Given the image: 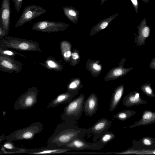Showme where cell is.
Returning <instances> with one entry per match:
<instances>
[{"mask_svg":"<svg viewBox=\"0 0 155 155\" xmlns=\"http://www.w3.org/2000/svg\"><path fill=\"white\" fill-rule=\"evenodd\" d=\"M40 64L49 69L57 71H62L64 69L61 64L54 58L51 56L48 57L44 63H40Z\"/></svg>","mask_w":155,"mask_h":155,"instance_id":"ffe728a7","label":"cell"},{"mask_svg":"<svg viewBox=\"0 0 155 155\" xmlns=\"http://www.w3.org/2000/svg\"><path fill=\"white\" fill-rule=\"evenodd\" d=\"M83 87L80 78H74L71 79L70 81L67 86V91H78L81 89Z\"/></svg>","mask_w":155,"mask_h":155,"instance_id":"7402d4cb","label":"cell"},{"mask_svg":"<svg viewBox=\"0 0 155 155\" xmlns=\"http://www.w3.org/2000/svg\"><path fill=\"white\" fill-rule=\"evenodd\" d=\"M142 1H143L144 2H145L146 3H148L150 0H141Z\"/></svg>","mask_w":155,"mask_h":155,"instance_id":"e575fe53","label":"cell"},{"mask_svg":"<svg viewBox=\"0 0 155 155\" xmlns=\"http://www.w3.org/2000/svg\"><path fill=\"white\" fill-rule=\"evenodd\" d=\"M124 87L122 85L117 87L114 90L110 100L109 110L113 111L116 108L122 99L124 93Z\"/></svg>","mask_w":155,"mask_h":155,"instance_id":"e0dca14e","label":"cell"},{"mask_svg":"<svg viewBox=\"0 0 155 155\" xmlns=\"http://www.w3.org/2000/svg\"><path fill=\"white\" fill-rule=\"evenodd\" d=\"M6 36V31L2 27L1 17H0V39L3 38Z\"/></svg>","mask_w":155,"mask_h":155,"instance_id":"f1b7e54d","label":"cell"},{"mask_svg":"<svg viewBox=\"0 0 155 155\" xmlns=\"http://www.w3.org/2000/svg\"><path fill=\"white\" fill-rule=\"evenodd\" d=\"M132 4L134 7L136 13H138L139 12L138 7L139 2L137 0H130Z\"/></svg>","mask_w":155,"mask_h":155,"instance_id":"f546056e","label":"cell"},{"mask_svg":"<svg viewBox=\"0 0 155 155\" xmlns=\"http://www.w3.org/2000/svg\"><path fill=\"white\" fill-rule=\"evenodd\" d=\"M39 90L37 87H32L22 94L15 102L14 108L16 110L29 109L37 102Z\"/></svg>","mask_w":155,"mask_h":155,"instance_id":"5b68a950","label":"cell"},{"mask_svg":"<svg viewBox=\"0 0 155 155\" xmlns=\"http://www.w3.org/2000/svg\"><path fill=\"white\" fill-rule=\"evenodd\" d=\"M23 0H13L14 3L15 10L18 12L22 5Z\"/></svg>","mask_w":155,"mask_h":155,"instance_id":"83f0119b","label":"cell"},{"mask_svg":"<svg viewBox=\"0 0 155 155\" xmlns=\"http://www.w3.org/2000/svg\"><path fill=\"white\" fill-rule=\"evenodd\" d=\"M2 8L1 7L0 8V17H1V12Z\"/></svg>","mask_w":155,"mask_h":155,"instance_id":"d590c367","label":"cell"},{"mask_svg":"<svg viewBox=\"0 0 155 155\" xmlns=\"http://www.w3.org/2000/svg\"><path fill=\"white\" fill-rule=\"evenodd\" d=\"M2 153H26L27 148L17 147L12 141L6 140L2 145Z\"/></svg>","mask_w":155,"mask_h":155,"instance_id":"ac0fdd59","label":"cell"},{"mask_svg":"<svg viewBox=\"0 0 155 155\" xmlns=\"http://www.w3.org/2000/svg\"><path fill=\"white\" fill-rule=\"evenodd\" d=\"M74 150L72 149L63 148H46L42 147L40 149H28L26 153L35 154H58L69 153L68 151Z\"/></svg>","mask_w":155,"mask_h":155,"instance_id":"7c38bea8","label":"cell"},{"mask_svg":"<svg viewBox=\"0 0 155 155\" xmlns=\"http://www.w3.org/2000/svg\"><path fill=\"white\" fill-rule=\"evenodd\" d=\"M34 7L33 5L28 6L24 9L23 12L17 21L15 27H20L25 23L32 19L35 16Z\"/></svg>","mask_w":155,"mask_h":155,"instance_id":"2e32d148","label":"cell"},{"mask_svg":"<svg viewBox=\"0 0 155 155\" xmlns=\"http://www.w3.org/2000/svg\"><path fill=\"white\" fill-rule=\"evenodd\" d=\"M79 93L78 91H68L59 94L46 106L47 109L56 107L59 105L65 104L71 101Z\"/></svg>","mask_w":155,"mask_h":155,"instance_id":"30bf717a","label":"cell"},{"mask_svg":"<svg viewBox=\"0 0 155 155\" xmlns=\"http://www.w3.org/2000/svg\"><path fill=\"white\" fill-rule=\"evenodd\" d=\"M23 64L15 59V57L0 54V70L8 73L17 74L22 69Z\"/></svg>","mask_w":155,"mask_h":155,"instance_id":"52a82bcc","label":"cell"},{"mask_svg":"<svg viewBox=\"0 0 155 155\" xmlns=\"http://www.w3.org/2000/svg\"><path fill=\"white\" fill-rule=\"evenodd\" d=\"M43 125L40 122H35L25 128L14 131L5 137L6 140L14 141L32 140L35 135L42 131Z\"/></svg>","mask_w":155,"mask_h":155,"instance_id":"277c9868","label":"cell"},{"mask_svg":"<svg viewBox=\"0 0 155 155\" xmlns=\"http://www.w3.org/2000/svg\"><path fill=\"white\" fill-rule=\"evenodd\" d=\"M136 112L130 110H125L121 111L113 116L114 119L124 121L134 115Z\"/></svg>","mask_w":155,"mask_h":155,"instance_id":"603a6c76","label":"cell"},{"mask_svg":"<svg viewBox=\"0 0 155 155\" xmlns=\"http://www.w3.org/2000/svg\"><path fill=\"white\" fill-rule=\"evenodd\" d=\"M92 68L93 69L96 71H100L101 69V66L96 63H94L91 67L86 66V68Z\"/></svg>","mask_w":155,"mask_h":155,"instance_id":"4dcf8cb0","label":"cell"},{"mask_svg":"<svg viewBox=\"0 0 155 155\" xmlns=\"http://www.w3.org/2000/svg\"><path fill=\"white\" fill-rule=\"evenodd\" d=\"M0 54L5 55L14 57L16 55H19L24 58H26L22 54L1 45H0Z\"/></svg>","mask_w":155,"mask_h":155,"instance_id":"cb8c5ba5","label":"cell"},{"mask_svg":"<svg viewBox=\"0 0 155 155\" xmlns=\"http://www.w3.org/2000/svg\"><path fill=\"white\" fill-rule=\"evenodd\" d=\"M0 153H2V151L0 150Z\"/></svg>","mask_w":155,"mask_h":155,"instance_id":"8d00e7d4","label":"cell"},{"mask_svg":"<svg viewBox=\"0 0 155 155\" xmlns=\"http://www.w3.org/2000/svg\"><path fill=\"white\" fill-rule=\"evenodd\" d=\"M155 122V112L145 110L143 111L141 119L130 125L129 127L132 128L137 126L147 125Z\"/></svg>","mask_w":155,"mask_h":155,"instance_id":"9a60e30c","label":"cell"},{"mask_svg":"<svg viewBox=\"0 0 155 155\" xmlns=\"http://www.w3.org/2000/svg\"><path fill=\"white\" fill-rule=\"evenodd\" d=\"M116 135L113 133L107 131L99 138V140L104 145L114 139Z\"/></svg>","mask_w":155,"mask_h":155,"instance_id":"484cf974","label":"cell"},{"mask_svg":"<svg viewBox=\"0 0 155 155\" xmlns=\"http://www.w3.org/2000/svg\"><path fill=\"white\" fill-rule=\"evenodd\" d=\"M141 89L145 94L151 97H155V94L153 92L150 85H146L142 86Z\"/></svg>","mask_w":155,"mask_h":155,"instance_id":"4316f807","label":"cell"},{"mask_svg":"<svg viewBox=\"0 0 155 155\" xmlns=\"http://www.w3.org/2000/svg\"><path fill=\"white\" fill-rule=\"evenodd\" d=\"M101 0V2L100 3V5H101L103 4L105 2L109 0Z\"/></svg>","mask_w":155,"mask_h":155,"instance_id":"836d02e7","label":"cell"},{"mask_svg":"<svg viewBox=\"0 0 155 155\" xmlns=\"http://www.w3.org/2000/svg\"><path fill=\"white\" fill-rule=\"evenodd\" d=\"M118 15L119 14L117 13L105 19L100 20L98 23L92 28L91 30L90 35H93L97 32L105 28L115 18L118 16Z\"/></svg>","mask_w":155,"mask_h":155,"instance_id":"d6986e66","label":"cell"},{"mask_svg":"<svg viewBox=\"0 0 155 155\" xmlns=\"http://www.w3.org/2000/svg\"><path fill=\"white\" fill-rule=\"evenodd\" d=\"M133 145L130 148L134 149L153 150L155 149V138L144 137L139 141L133 140Z\"/></svg>","mask_w":155,"mask_h":155,"instance_id":"5bb4252c","label":"cell"},{"mask_svg":"<svg viewBox=\"0 0 155 155\" xmlns=\"http://www.w3.org/2000/svg\"><path fill=\"white\" fill-rule=\"evenodd\" d=\"M104 146L99 140L96 142L91 143L86 141L84 137H78L73 139L69 143L62 145L59 147L72 149L75 150H100Z\"/></svg>","mask_w":155,"mask_h":155,"instance_id":"8992f818","label":"cell"},{"mask_svg":"<svg viewBox=\"0 0 155 155\" xmlns=\"http://www.w3.org/2000/svg\"><path fill=\"white\" fill-rule=\"evenodd\" d=\"M147 103L146 101L141 98L139 93L136 91L130 92L125 97L122 101L123 105L126 107H131Z\"/></svg>","mask_w":155,"mask_h":155,"instance_id":"4fadbf2b","label":"cell"},{"mask_svg":"<svg viewBox=\"0 0 155 155\" xmlns=\"http://www.w3.org/2000/svg\"><path fill=\"white\" fill-rule=\"evenodd\" d=\"M87 129L79 127L75 120L64 121L58 124L47 141L46 148H55L68 144L78 137H84Z\"/></svg>","mask_w":155,"mask_h":155,"instance_id":"6da1fadb","label":"cell"},{"mask_svg":"<svg viewBox=\"0 0 155 155\" xmlns=\"http://www.w3.org/2000/svg\"><path fill=\"white\" fill-rule=\"evenodd\" d=\"M111 121L105 118H102L88 128V132L94 136L92 140L96 141L108 131L111 126Z\"/></svg>","mask_w":155,"mask_h":155,"instance_id":"ba28073f","label":"cell"},{"mask_svg":"<svg viewBox=\"0 0 155 155\" xmlns=\"http://www.w3.org/2000/svg\"><path fill=\"white\" fill-rule=\"evenodd\" d=\"M2 26L6 31V36L10 31L11 7L10 0H2L1 5Z\"/></svg>","mask_w":155,"mask_h":155,"instance_id":"9c48e42d","label":"cell"},{"mask_svg":"<svg viewBox=\"0 0 155 155\" xmlns=\"http://www.w3.org/2000/svg\"><path fill=\"white\" fill-rule=\"evenodd\" d=\"M85 100L84 94H81L68 102L60 116L61 119L64 121L78 120L84 111Z\"/></svg>","mask_w":155,"mask_h":155,"instance_id":"3957f363","label":"cell"},{"mask_svg":"<svg viewBox=\"0 0 155 155\" xmlns=\"http://www.w3.org/2000/svg\"><path fill=\"white\" fill-rule=\"evenodd\" d=\"M69 13L70 15L72 16H75L76 15V13L75 12L72 10L69 11Z\"/></svg>","mask_w":155,"mask_h":155,"instance_id":"d6a6232c","label":"cell"},{"mask_svg":"<svg viewBox=\"0 0 155 155\" xmlns=\"http://www.w3.org/2000/svg\"><path fill=\"white\" fill-rule=\"evenodd\" d=\"M80 58L79 50L73 49L71 51V54L69 62V64L72 66L77 65L79 62Z\"/></svg>","mask_w":155,"mask_h":155,"instance_id":"d4e9b609","label":"cell"},{"mask_svg":"<svg viewBox=\"0 0 155 155\" xmlns=\"http://www.w3.org/2000/svg\"><path fill=\"white\" fill-rule=\"evenodd\" d=\"M122 73V70L120 69L115 70L113 72V74L115 76H119Z\"/></svg>","mask_w":155,"mask_h":155,"instance_id":"1f68e13d","label":"cell"},{"mask_svg":"<svg viewBox=\"0 0 155 155\" xmlns=\"http://www.w3.org/2000/svg\"><path fill=\"white\" fill-rule=\"evenodd\" d=\"M0 45L13 50L42 52L37 42L10 36L0 39Z\"/></svg>","mask_w":155,"mask_h":155,"instance_id":"7a4b0ae2","label":"cell"},{"mask_svg":"<svg viewBox=\"0 0 155 155\" xmlns=\"http://www.w3.org/2000/svg\"><path fill=\"white\" fill-rule=\"evenodd\" d=\"M71 43L66 40L62 41L60 43L61 55L64 60L69 62L71 54Z\"/></svg>","mask_w":155,"mask_h":155,"instance_id":"44dd1931","label":"cell"},{"mask_svg":"<svg viewBox=\"0 0 155 155\" xmlns=\"http://www.w3.org/2000/svg\"><path fill=\"white\" fill-rule=\"evenodd\" d=\"M98 99L94 93L91 94L85 100L84 111L87 116L92 117L96 112L98 106Z\"/></svg>","mask_w":155,"mask_h":155,"instance_id":"8fae6325","label":"cell"}]
</instances>
